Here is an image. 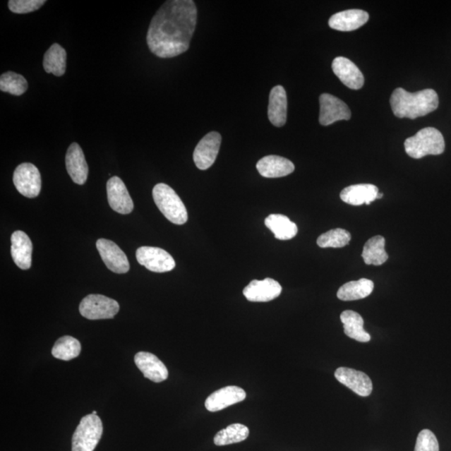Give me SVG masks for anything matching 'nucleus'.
I'll list each match as a JSON object with an SVG mask.
<instances>
[{
	"label": "nucleus",
	"mask_w": 451,
	"mask_h": 451,
	"mask_svg": "<svg viewBox=\"0 0 451 451\" xmlns=\"http://www.w3.org/2000/svg\"><path fill=\"white\" fill-rule=\"evenodd\" d=\"M13 184L24 197L35 198L41 191V176L33 164L22 163L17 167L13 176Z\"/></svg>",
	"instance_id": "0eeeda50"
},
{
	"label": "nucleus",
	"mask_w": 451,
	"mask_h": 451,
	"mask_svg": "<svg viewBox=\"0 0 451 451\" xmlns=\"http://www.w3.org/2000/svg\"><path fill=\"white\" fill-rule=\"evenodd\" d=\"M445 140L440 131L427 127L404 141L405 152L409 157L421 159L428 155H440L444 152Z\"/></svg>",
	"instance_id": "7ed1b4c3"
},
{
	"label": "nucleus",
	"mask_w": 451,
	"mask_h": 451,
	"mask_svg": "<svg viewBox=\"0 0 451 451\" xmlns=\"http://www.w3.org/2000/svg\"><path fill=\"white\" fill-rule=\"evenodd\" d=\"M265 225L279 240H290L298 234V227L288 217L282 214H272L265 220Z\"/></svg>",
	"instance_id": "393cba45"
},
{
	"label": "nucleus",
	"mask_w": 451,
	"mask_h": 451,
	"mask_svg": "<svg viewBox=\"0 0 451 451\" xmlns=\"http://www.w3.org/2000/svg\"><path fill=\"white\" fill-rule=\"evenodd\" d=\"M107 190L108 202L114 211L121 214H129L133 211V200L120 177L113 176L109 179Z\"/></svg>",
	"instance_id": "ddd939ff"
},
{
	"label": "nucleus",
	"mask_w": 451,
	"mask_h": 451,
	"mask_svg": "<svg viewBox=\"0 0 451 451\" xmlns=\"http://www.w3.org/2000/svg\"><path fill=\"white\" fill-rule=\"evenodd\" d=\"M81 344L79 340L71 336H63L54 344L52 355L61 361H69L79 356Z\"/></svg>",
	"instance_id": "c756f323"
},
{
	"label": "nucleus",
	"mask_w": 451,
	"mask_h": 451,
	"mask_svg": "<svg viewBox=\"0 0 451 451\" xmlns=\"http://www.w3.org/2000/svg\"><path fill=\"white\" fill-rule=\"evenodd\" d=\"M379 188L372 184H357L348 186L341 191L340 198L353 206L370 205L377 199Z\"/></svg>",
	"instance_id": "5701e85b"
},
{
	"label": "nucleus",
	"mask_w": 451,
	"mask_h": 451,
	"mask_svg": "<svg viewBox=\"0 0 451 451\" xmlns=\"http://www.w3.org/2000/svg\"><path fill=\"white\" fill-rule=\"evenodd\" d=\"M282 293L279 282L272 279L253 280L243 289V295L250 302H270Z\"/></svg>",
	"instance_id": "2eb2a0df"
},
{
	"label": "nucleus",
	"mask_w": 451,
	"mask_h": 451,
	"mask_svg": "<svg viewBox=\"0 0 451 451\" xmlns=\"http://www.w3.org/2000/svg\"><path fill=\"white\" fill-rule=\"evenodd\" d=\"M414 451H440L439 442L434 433L423 430L418 435Z\"/></svg>",
	"instance_id": "473e14b6"
},
{
	"label": "nucleus",
	"mask_w": 451,
	"mask_h": 451,
	"mask_svg": "<svg viewBox=\"0 0 451 451\" xmlns=\"http://www.w3.org/2000/svg\"><path fill=\"white\" fill-rule=\"evenodd\" d=\"M68 174L75 184L83 185L88 180L89 168L85 161L83 150L77 143H72L68 148L66 156Z\"/></svg>",
	"instance_id": "f3484780"
},
{
	"label": "nucleus",
	"mask_w": 451,
	"mask_h": 451,
	"mask_svg": "<svg viewBox=\"0 0 451 451\" xmlns=\"http://www.w3.org/2000/svg\"><path fill=\"white\" fill-rule=\"evenodd\" d=\"M152 196L159 210L171 222L182 225L188 222V214L185 205L171 186L159 184L155 186Z\"/></svg>",
	"instance_id": "20e7f679"
},
{
	"label": "nucleus",
	"mask_w": 451,
	"mask_h": 451,
	"mask_svg": "<svg viewBox=\"0 0 451 451\" xmlns=\"http://www.w3.org/2000/svg\"><path fill=\"white\" fill-rule=\"evenodd\" d=\"M382 197H383V194L379 193V194H378L377 196V199H381Z\"/></svg>",
	"instance_id": "f704fd0d"
},
{
	"label": "nucleus",
	"mask_w": 451,
	"mask_h": 451,
	"mask_svg": "<svg viewBox=\"0 0 451 451\" xmlns=\"http://www.w3.org/2000/svg\"><path fill=\"white\" fill-rule=\"evenodd\" d=\"M351 235L348 231L341 229H332L322 234L317 243L322 248H344L349 243Z\"/></svg>",
	"instance_id": "2f4dec72"
},
{
	"label": "nucleus",
	"mask_w": 451,
	"mask_h": 451,
	"mask_svg": "<svg viewBox=\"0 0 451 451\" xmlns=\"http://www.w3.org/2000/svg\"><path fill=\"white\" fill-rule=\"evenodd\" d=\"M390 106L395 116L414 120L435 111L439 106V97L432 89L411 93L397 88L392 93Z\"/></svg>",
	"instance_id": "f03ea898"
},
{
	"label": "nucleus",
	"mask_w": 451,
	"mask_h": 451,
	"mask_svg": "<svg viewBox=\"0 0 451 451\" xmlns=\"http://www.w3.org/2000/svg\"><path fill=\"white\" fill-rule=\"evenodd\" d=\"M247 397L244 390L238 386H227L208 396L205 407L208 411L217 412L243 401Z\"/></svg>",
	"instance_id": "4468645a"
},
{
	"label": "nucleus",
	"mask_w": 451,
	"mask_h": 451,
	"mask_svg": "<svg viewBox=\"0 0 451 451\" xmlns=\"http://www.w3.org/2000/svg\"><path fill=\"white\" fill-rule=\"evenodd\" d=\"M288 100L286 90L282 85H277L271 90L268 104V119L273 126L282 127L287 121Z\"/></svg>",
	"instance_id": "4be33fe9"
},
{
	"label": "nucleus",
	"mask_w": 451,
	"mask_h": 451,
	"mask_svg": "<svg viewBox=\"0 0 451 451\" xmlns=\"http://www.w3.org/2000/svg\"><path fill=\"white\" fill-rule=\"evenodd\" d=\"M362 258L367 265L380 266L388 260L384 236H376L368 240L364 245Z\"/></svg>",
	"instance_id": "bb28decb"
},
{
	"label": "nucleus",
	"mask_w": 451,
	"mask_h": 451,
	"mask_svg": "<svg viewBox=\"0 0 451 451\" xmlns=\"http://www.w3.org/2000/svg\"><path fill=\"white\" fill-rule=\"evenodd\" d=\"M320 103V123L322 126H330L336 121L350 119L351 112L349 107L335 95L322 94Z\"/></svg>",
	"instance_id": "9b49d317"
},
{
	"label": "nucleus",
	"mask_w": 451,
	"mask_h": 451,
	"mask_svg": "<svg viewBox=\"0 0 451 451\" xmlns=\"http://www.w3.org/2000/svg\"><path fill=\"white\" fill-rule=\"evenodd\" d=\"M335 376L342 385L348 387L362 397H367L372 393V381L366 373L355 371L354 368L340 367L337 368Z\"/></svg>",
	"instance_id": "f8f14e48"
},
{
	"label": "nucleus",
	"mask_w": 451,
	"mask_h": 451,
	"mask_svg": "<svg viewBox=\"0 0 451 451\" xmlns=\"http://www.w3.org/2000/svg\"><path fill=\"white\" fill-rule=\"evenodd\" d=\"M28 89V82L24 76L17 73L8 71L0 77V90L13 95H21Z\"/></svg>",
	"instance_id": "7c9ffc66"
},
{
	"label": "nucleus",
	"mask_w": 451,
	"mask_h": 451,
	"mask_svg": "<svg viewBox=\"0 0 451 451\" xmlns=\"http://www.w3.org/2000/svg\"><path fill=\"white\" fill-rule=\"evenodd\" d=\"M79 311L90 320H110L120 311L116 300L100 294H90L81 301Z\"/></svg>",
	"instance_id": "423d86ee"
},
{
	"label": "nucleus",
	"mask_w": 451,
	"mask_h": 451,
	"mask_svg": "<svg viewBox=\"0 0 451 451\" xmlns=\"http://www.w3.org/2000/svg\"><path fill=\"white\" fill-rule=\"evenodd\" d=\"M97 248L103 262L112 272L122 275L129 271L128 258L114 241L100 239L97 241Z\"/></svg>",
	"instance_id": "9d476101"
},
{
	"label": "nucleus",
	"mask_w": 451,
	"mask_h": 451,
	"mask_svg": "<svg viewBox=\"0 0 451 451\" xmlns=\"http://www.w3.org/2000/svg\"><path fill=\"white\" fill-rule=\"evenodd\" d=\"M136 259L140 265L154 272H170L176 267L174 259L160 248L140 247L136 251Z\"/></svg>",
	"instance_id": "6e6552de"
},
{
	"label": "nucleus",
	"mask_w": 451,
	"mask_h": 451,
	"mask_svg": "<svg viewBox=\"0 0 451 451\" xmlns=\"http://www.w3.org/2000/svg\"><path fill=\"white\" fill-rule=\"evenodd\" d=\"M332 69L342 83L349 89L359 90L363 88L364 78L362 72L349 59L336 57L332 61Z\"/></svg>",
	"instance_id": "dca6fc26"
},
{
	"label": "nucleus",
	"mask_w": 451,
	"mask_h": 451,
	"mask_svg": "<svg viewBox=\"0 0 451 451\" xmlns=\"http://www.w3.org/2000/svg\"><path fill=\"white\" fill-rule=\"evenodd\" d=\"M44 69L56 76H62L66 69V52L59 44H54L44 54Z\"/></svg>",
	"instance_id": "cd10ccee"
},
{
	"label": "nucleus",
	"mask_w": 451,
	"mask_h": 451,
	"mask_svg": "<svg viewBox=\"0 0 451 451\" xmlns=\"http://www.w3.org/2000/svg\"><path fill=\"white\" fill-rule=\"evenodd\" d=\"M92 414H97V411H93V412H92Z\"/></svg>",
	"instance_id": "c9c22d12"
},
{
	"label": "nucleus",
	"mask_w": 451,
	"mask_h": 451,
	"mask_svg": "<svg viewBox=\"0 0 451 451\" xmlns=\"http://www.w3.org/2000/svg\"><path fill=\"white\" fill-rule=\"evenodd\" d=\"M198 10L193 0H170L164 3L150 21L148 47L160 58H172L190 47L197 25Z\"/></svg>",
	"instance_id": "f257e3e1"
},
{
	"label": "nucleus",
	"mask_w": 451,
	"mask_h": 451,
	"mask_svg": "<svg viewBox=\"0 0 451 451\" xmlns=\"http://www.w3.org/2000/svg\"><path fill=\"white\" fill-rule=\"evenodd\" d=\"M375 289L373 281L361 279L358 281H351L344 284L337 293V297L342 301H354L363 299L372 294Z\"/></svg>",
	"instance_id": "a878e982"
},
{
	"label": "nucleus",
	"mask_w": 451,
	"mask_h": 451,
	"mask_svg": "<svg viewBox=\"0 0 451 451\" xmlns=\"http://www.w3.org/2000/svg\"><path fill=\"white\" fill-rule=\"evenodd\" d=\"M33 245L25 232L16 231L11 236V255L13 262L23 270L31 267Z\"/></svg>",
	"instance_id": "6ab92c4d"
},
{
	"label": "nucleus",
	"mask_w": 451,
	"mask_h": 451,
	"mask_svg": "<svg viewBox=\"0 0 451 451\" xmlns=\"http://www.w3.org/2000/svg\"><path fill=\"white\" fill-rule=\"evenodd\" d=\"M368 13L361 10H349L335 13L329 20L330 28L339 31H353L368 20Z\"/></svg>",
	"instance_id": "412c9836"
},
{
	"label": "nucleus",
	"mask_w": 451,
	"mask_h": 451,
	"mask_svg": "<svg viewBox=\"0 0 451 451\" xmlns=\"http://www.w3.org/2000/svg\"><path fill=\"white\" fill-rule=\"evenodd\" d=\"M103 434L102 421L97 414L81 419L72 437V451H94Z\"/></svg>",
	"instance_id": "39448f33"
},
{
	"label": "nucleus",
	"mask_w": 451,
	"mask_h": 451,
	"mask_svg": "<svg viewBox=\"0 0 451 451\" xmlns=\"http://www.w3.org/2000/svg\"><path fill=\"white\" fill-rule=\"evenodd\" d=\"M249 430L247 426L241 425V423H232L226 429L217 433L214 437V444L217 446H223L239 443V442L247 440Z\"/></svg>",
	"instance_id": "c85d7f7f"
},
{
	"label": "nucleus",
	"mask_w": 451,
	"mask_h": 451,
	"mask_svg": "<svg viewBox=\"0 0 451 451\" xmlns=\"http://www.w3.org/2000/svg\"><path fill=\"white\" fill-rule=\"evenodd\" d=\"M47 3L44 0H11L8 8L16 13H28L39 10Z\"/></svg>",
	"instance_id": "72a5a7b5"
},
{
	"label": "nucleus",
	"mask_w": 451,
	"mask_h": 451,
	"mask_svg": "<svg viewBox=\"0 0 451 451\" xmlns=\"http://www.w3.org/2000/svg\"><path fill=\"white\" fill-rule=\"evenodd\" d=\"M135 363L144 377L150 380L161 383L168 378L165 364L153 354L139 352L135 355Z\"/></svg>",
	"instance_id": "a211bd4d"
},
{
	"label": "nucleus",
	"mask_w": 451,
	"mask_h": 451,
	"mask_svg": "<svg viewBox=\"0 0 451 451\" xmlns=\"http://www.w3.org/2000/svg\"><path fill=\"white\" fill-rule=\"evenodd\" d=\"M222 136L218 132L212 131L199 141L193 153L196 166L200 170H208L215 162L220 152Z\"/></svg>",
	"instance_id": "1a4fd4ad"
},
{
	"label": "nucleus",
	"mask_w": 451,
	"mask_h": 451,
	"mask_svg": "<svg viewBox=\"0 0 451 451\" xmlns=\"http://www.w3.org/2000/svg\"><path fill=\"white\" fill-rule=\"evenodd\" d=\"M257 169L266 179H279L293 173L294 163L289 159L279 156H267L257 163Z\"/></svg>",
	"instance_id": "aec40b11"
},
{
	"label": "nucleus",
	"mask_w": 451,
	"mask_h": 451,
	"mask_svg": "<svg viewBox=\"0 0 451 451\" xmlns=\"http://www.w3.org/2000/svg\"><path fill=\"white\" fill-rule=\"evenodd\" d=\"M341 322L343 323L344 334L349 338L367 343L371 339V337L363 329V320L356 312L346 311L341 313Z\"/></svg>",
	"instance_id": "b1692460"
}]
</instances>
